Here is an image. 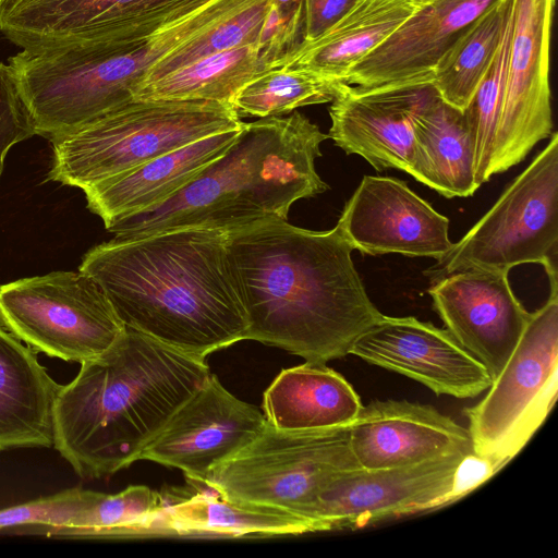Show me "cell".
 Returning a JSON list of instances; mask_svg holds the SVG:
<instances>
[{
	"label": "cell",
	"instance_id": "cell-1",
	"mask_svg": "<svg viewBox=\"0 0 558 558\" xmlns=\"http://www.w3.org/2000/svg\"><path fill=\"white\" fill-rule=\"evenodd\" d=\"M226 248L245 311V340L326 364L350 354L383 318L337 223L328 231L265 217L227 231Z\"/></svg>",
	"mask_w": 558,
	"mask_h": 558
},
{
	"label": "cell",
	"instance_id": "cell-2",
	"mask_svg": "<svg viewBox=\"0 0 558 558\" xmlns=\"http://www.w3.org/2000/svg\"><path fill=\"white\" fill-rule=\"evenodd\" d=\"M226 239L227 231L206 228L113 236L90 248L78 270L101 287L126 328L206 359L247 330Z\"/></svg>",
	"mask_w": 558,
	"mask_h": 558
},
{
	"label": "cell",
	"instance_id": "cell-3",
	"mask_svg": "<svg viewBox=\"0 0 558 558\" xmlns=\"http://www.w3.org/2000/svg\"><path fill=\"white\" fill-rule=\"evenodd\" d=\"M206 359L125 328L99 357L61 385L53 407V447L85 478L138 460L144 447L209 376Z\"/></svg>",
	"mask_w": 558,
	"mask_h": 558
},
{
	"label": "cell",
	"instance_id": "cell-4",
	"mask_svg": "<svg viewBox=\"0 0 558 558\" xmlns=\"http://www.w3.org/2000/svg\"><path fill=\"white\" fill-rule=\"evenodd\" d=\"M327 138L298 111L244 123L232 144L170 198L106 229L126 238L178 228L229 231L265 217L287 219L298 199L329 189L315 169Z\"/></svg>",
	"mask_w": 558,
	"mask_h": 558
},
{
	"label": "cell",
	"instance_id": "cell-5",
	"mask_svg": "<svg viewBox=\"0 0 558 558\" xmlns=\"http://www.w3.org/2000/svg\"><path fill=\"white\" fill-rule=\"evenodd\" d=\"M233 8L213 0L128 50L75 46L12 56L8 65L34 135L50 141L131 101L150 65Z\"/></svg>",
	"mask_w": 558,
	"mask_h": 558
},
{
	"label": "cell",
	"instance_id": "cell-6",
	"mask_svg": "<svg viewBox=\"0 0 558 558\" xmlns=\"http://www.w3.org/2000/svg\"><path fill=\"white\" fill-rule=\"evenodd\" d=\"M243 124L229 104L132 99L50 140L48 180L84 191L168 151Z\"/></svg>",
	"mask_w": 558,
	"mask_h": 558
},
{
	"label": "cell",
	"instance_id": "cell-7",
	"mask_svg": "<svg viewBox=\"0 0 558 558\" xmlns=\"http://www.w3.org/2000/svg\"><path fill=\"white\" fill-rule=\"evenodd\" d=\"M349 426L283 430L265 424L238 453L213 469L201 485L234 501L288 512L315 532L318 497L339 475L359 469Z\"/></svg>",
	"mask_w": 558,
	"mask_h": 558
},
{
	"label": "cell",
	"instance_id": "cell-8",
	"mask_svg": "<svg viewBox=\"0 0 558 558\" xmlns=\"http://www.w3.org/2000/svg\"><path fill=\"white\" fill-rule=\"evenodd\" d=\"M558 134L511 182L493 207L425 274L434 283L465 269L509 272L541 264L558 289Z\"/></svg>",
	"mask_w": 558,
	"mask_h": 558
},
{
	"label": "cell",
	"instance_id": "cell-9",
	"mask_svg": "<svg viewBox=\"0 0 558 558\" xmlns=\"http://www.w3.org/2000/svg\"><path fill=\"white\" fill-rule=\"evenodd\" d=\"M558 393V289L531 313L502 371L476 404L465 408L472 449L498 470L544 423Z\"/></svg>",
	"mask_w": 558,
	"mask_h": 558
},
{
	"label": "cell",
	"instance_id": "cell-10",
	"mask_svg": "<svg viewBox=\"0 0 558 558\" xmlns=\"http://www.w3.org/2000/svg\"><path fill=\"white\" fill-rule=\"evenodd\" d=\"M0 325L36 352L80 364L125 330L101 287L82 271H53L0 286Z\"/></svg>",
	"mask_w": 558,
	"mask_h": 558
},
{
	"label": "cell",
	"instance_id": "cell-11",
	"mask_svg": "<svg viewBox=\"0 0 558 558\" xmlns=\"http://www.w3.org/2000/svg\"><path fill=\"white\" fill-rule=\"evenodd\" d=\"M213 0H0V32L27 51L132 49Z\"/></svg>",
	"mask_w": 558,
	"mask_h": 558
},
{
	"label": "cell",
	"instance_id": "cell-12",
	"mask_svg": "<svg viewBox=\"0 0 558 558\" xmlns=\"http://www.w3.org/2000/svg\"><path fill=\"white\" fill-rule=\"evenodd\" d=\"M556 0H512L506 84L490 175L521 162L553 133L550 36Z\"/></svg>",
	"mask_w": 558,
	"mask_h": 558
},
{
	"label": "cell",
	"instance_id": "cell-13",
	"mask_svg": "<svg viewBox=\"0 0 558 558\" xmlns=\"http://www.w3.org/2000/svg\"><path fill=\"white\" fill-rule=\"evenodd\" d=\"M465 454L391 469L359 468L339 475L318 497L315 532L360 529L452 504L456 471Z\"/></svg>",
	"mask_w": 558,
	"mask_h": 558
},
{
	"label": "cell",
	"instance_id": "cell-14",
	"mask_svg": "<svg viewBox=\"0 0 558 558\" xmlns=\"http://www.w3.org/2000/svg\"><path fill=\"white\" fill-rule=\"evenodd\" d=\"M265 416L209 374L144 447L138 460L183 472L201 485L207 474L247 446L262 432Z\"/></svg>",
	"mask_w": 558,
	"mask_h": 558
},
{
	"label": "cell",
	"instance_id": "cell-15",
	"mask_svg": "<svg viewBox=\"0 0 558 558\" xmlns=\"http://www.w3.org/2000/svg\"><path fill=\"white\" fill-rule=\"evenodd\" d=\"M350 354L459 399L477 397L493 381L446 329L412 316L384 315L355 339Z\"/></svg>",
	"mask_w": 558,
	"mask_h": 558
},
{
	"label": "cell",
	"instance_id": "cell-16",
	"mask_svg": "<svg viewBox=\"0 0 558 558\" xmlns=\"http://www.w3.org/2000/svg\"><path fill=\"white\" fill-rule=\"evenodd\" d=\"M446 330L494 380L513 353L530 318L514 295L508 272L465 269L428 289Z\"/></svg>",
	"mask_w": 558,
	"mask_h": 558
},
{
	"label": "cell",
	"instance_id": "cell-17",
	"mask_svg": "<svg viewBox=\"0 0 558 558\" xmlns=\"http://www.w3.org/2000/svg\"><path fill=\"white\" fill-rule=\"evenodd\" d=\"M362 254L436 260L451 247L449 219L393 177L364 175L337 222Z\"/></svg>",
	"mask_w": 558,
	"mask_h": 558
},
{
	"label": "cell",
	"instance_id": "cell-18",
	"mask_svg": "<svg viewBox=\"0 0 558 558\" xmlns=\"http://www.w3.org/2000/svg\"><path fill=\"white\" fill-rule=\"evenodd\" d=\"M496 0H423L389 37L357 61L344 83L361 88L430 85L460 34Z\"/></svg>",
	"mask_w": 558,
	"mask_h": 558
},
{
	"label": "cell",
	"instance_id": "cell-19",
	"mask_svg": "<svg viewBox=\"0 0 558 558\" xmlns=\"http://www.w3.org/2000/svg\"><path fill=\"white\" fill-rule=\"evenodd\" d=\"M361 469L405 466L473 451L468 428L432 405L405 400L373 401L349 425Z\"/></svg>",
	"mask_w": 558,
	"mask_h": 558
},
{
	"label": "cell",
	"instance_id": "cell-20",
	"mask_svg": "<svg viewBox=\"0 0 558 558\" xmlns=\"http://www.w3.org/2000/svg\"><path fill=\"white\" fill-rule=\"evenodd\" d=\"M429 88L347 85L329 107L328 137L377 171L392 168L413 175V117Z\"/></svg>",
	"mask_w": 558,
	"mask_h": 558
},
{
	"label": "cell",
	"instance_id": "cell-21",
	"mask_svg": "<svg viewBox=\"0 0 558 558\" xmlns=\"http://www.w3.org/2000/svg\"><path fill=\"white\" fill-rule=\"evenodd\" d=\"M241 129L205 136L84 190L88 209L107 228L163 203L219 157Z\"/></svg>",
	"mask_w": 558,
	"mask_h": 558
},
{
	"label": "cell",
	"instance_id": "cell-22",
	"mask_svg": "<svg viewBox=\"0 0 558 558\" xmlns=\"http://www.w3.org/2000/svg\"><path fill=\"white\" fill-rule=\"evenodd\" d=\"M36 353L0 325V452L53 446V407L61 385Z\"/></svg>",
	"mask_w": 558,
	"mask_h": 558
},
{
	"label": "cell",
	"instance_id": "cell-23",
	"mask_svg": "<svg viewBox=\"0 0 558 558\" xmlns=\"http://www.w3.org/2000/svg\"><path fill=\"white\" fill-rule=\"evenodd\" d=\"M362 402L349 381L326 364L282 369L263 396L266 423L283 430L349 426Z\"/></svg>",
	"mask_w": 558,
	"mask_h": 558
},
{
	"label": "cell",
	"instance_id": "cell-24",
	"mask_svg": "<svg viewBox=\"0 0 558 558\" xmlns=\"http://www.w3.org/2000/svg\"><path fill=\"white\" fill-rule=\"evenodd\" d=\"M423 0H356L326 33L301 43L281 66L344 83L349 70L390 36Z\"/></svg>",
	"mask_w": 558,
	"mask_h": 558
},
{
	"label": "cell",
	"instance_id": "cell-25",
	"mask_svg": "<svg viewBox=\"0 0 558 558\" xmlns=\"http://www.w3.org/2000/svg\"><path fill=\"white\" fill-rule=\"evenodd\" d=\"M413 178L445 197H468L480 187L463 110L444 101L430 86L413 117Z\"/></svg>",
	"mask_w": 558,
	"mask_h": 558
},
{
	"label": "cell",
	"instance_id": "cell-26",
	"mask_svg": "<svg viewBox=\"0 0 558 558\" xmlns=\"http://www.w3.org/2000/svg\"><path fill=\"white\" fill-rule=\"evenodd\" d=\"M312 532L304 519L259 505L227 499L217 493L170 495L153 525V536L256 537Z\"/></svg>",
	"mask_w": 558,
	"mask_h": 558
},
{
	"label": "cell",
	"instance_id": "cell-27",
	"mask_svg": "<svg viewBox=\"0 0 558 558\" xmlns=\"http://www.w3.org/2000/svg\"><path fill=\"white\" fill-rule=\"evenodd\" d=\"M267 71L257 45L221 51L138 87L135 100H211L232 105L241 88Z\"/></svg>",
	"mask_w": 558,
	"mask_h": 558
},
{
	"label": "cell",
	"instance_id": "cell-28",
	"mask_svg": "<svg viewBox=\"0 0 558 558\" xmlns=\"http://www.w3.org/2000/svg\"><path fill=\"white\" fill-rule=\"evenodd\" d=\"M511 9L512 0H496L441 56L430 86L444 101L468 107L494 61Z\"/></svg>",
	"mask_w": 558,
	"mask_h": 558
},
{
	"label": "cell",
	"instance_id": "cell-29",
	"mask_svg": "<svg viewBox=\"0 0 558 558\" xmlns=\"http://www.w3.org/2000/svg\"><path fill=\"white\" fill-rule=\"evenodd\" d=\"M169 495L145 485H131L118 494L76 487L71 515L60 532L70 537L153 536V525Z\"/></svg>",
	"mask_w": 558,
	"mask_h": 558
},
{
	"label": "cell",
	"instance_id": "cell-30",
	"mask_svg": "<svg viewBox=\"0 0 558 558\" xmlns=\"http://www.w3.org/2000/svg\"><path fill=\"white\" fill-rule=\"evenodd\" d=\"M348 84L286 66L257 75L236 94L232 107L240 118L277 117L296 108L331 102Z\"/></svg>",
	"mask_w": 558,
	"mask_h": 558
},
{
	"label": "cell",
	"instance_id": "cell-31",
	"mask_svg": "<svg viewBox=\"0 0 558 558\" xmlns=\"http://www.w3.org/2000/svg\"><path fill=\"white\" fill-rule=\"evenodd\" d=\"M271 5L272 0H251L185 39L147 69L134 92L205 57L245 45H258Z\"/></svg>",
	"mask_w": 558,
	"mask_h": 558
},
{
	"label": "cell",
	"instance_id": "cell-32",
	"mask_svg": "<svg viewBox=\"0 0 558 558\" xmlns=\"http://www.w3.org/2000/svg\"><path fill=\"white\" fill-rule=\"evenodd\" d=\"M512 9L494 61L463 110L474 151V179L481 186L489 181L496 132L504 97Z\"/></svg>",
	"mask_w": 558,
	"mask_h": 558
},
{
	"label": "cell",
	"instance_id": "cell-33",
	"mask_svg": "<svg viewBox=\"0 0 558 558\" xmlns=\"http://www.w3.org/2000/svg\"><path fill=\"white\" fill-rule=\"evenodd\" d=\"M32 135H34V131L20 99L10 68L0 61V177L9 150Z\"/></svg>",
	"mask_w": 558,
	"mask_h": 558
},
{
	"label": "cell",
	"instance_id": "cell-34",
	"mask_svg": "<svg viewBox=\"0 0 558 558\" xmlns=\"http://www.w3.org/2000/svg\"><path fill=\"white\" fill-rule=\"evenodd\" d=\"M355 1L304 0L301 43L313 41L320 37L352 8Z\"/></svg>",
	"mask_w": 558,
	"mask_h": 558
},
{
	"label": "cell",
	"instance_id": "cell-35",
	"mask_svg": "<svg viewBox=\"0 0 558 558\" xmlns=\"http://www.w3.org/2000/svg\"><path fill=\"white\" fill-rule=\"evenodd\" d=\"M498 471L490 459L476 454L474 451L466 453L456 471L451 492L452 502L474 490Z\"/></svg>",
	"mask_w": 558,
	"mask_h": 558
},
{
	"label": "cell",
	"instance_id": "cell-36",
	"mask_svg": "<svg viewBox=\"0 0 558 558\" xmlns=\"http://www.w3.org/2000/svg\"><path fill=\"white\" fill-rule=\"evenodd\" d=\"M272 2L280 9H289L302 4L304 0H272Z\"/></svg>",
	"mask_w": 558,
	"mask_h": 558
}]
</instances>
